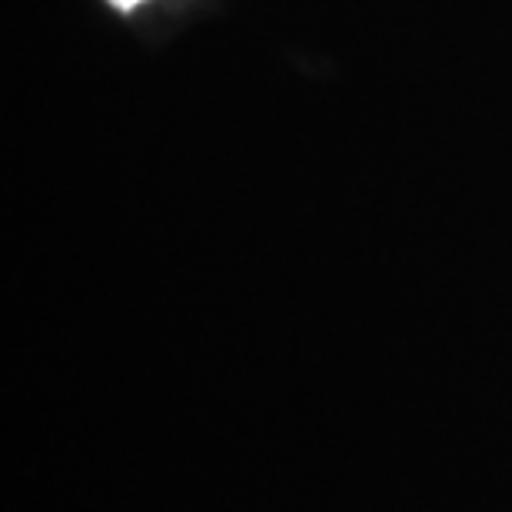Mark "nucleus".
<instances>
[{
  "label": "nucleus",
  "mask_w": 512,
  "mask_h": 512,
  "mask_svg": "<svg viewBox=\"0 0 512 512\" xmlns=\"http://www.w3.org/2000/svg\"><path fill=\"white\" fill-rule=\"evenodd\" d=\"M110 4H114V7H120V10H127V7H137L140 0H110Z\"/></svg>",
  "instance_id": "f257e3e1"
}]
</instances>
